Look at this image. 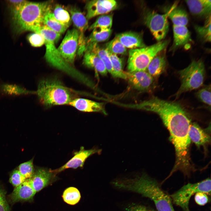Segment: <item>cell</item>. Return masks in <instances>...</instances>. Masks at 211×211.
<instances>
[{
	"label": "cell",
	"instance_id": "1",
	"mask_svg": "<svg viewBox=\"0 0 211 211\" xmlns=\"http://www.w3.org/2000/svg\"><path fill=\"white\" fill-rule=\"evenodd\" d=\"M113 184L119 188L149 198L154 202L158 211H175L170 197L162 190L156 181L145 173L134 178L115 181Z\"/></svg>",
	"mask_w": 211,
	"mask_h": 211
},
{
	"label": "cell",
	"instance_id": "2",
	"mask_svg": "<svg viewBox=\"0 0 211 211\" xmlns=\"http://www.w3.org/2000/svg\"><path fill=\"white\" fill-rule=\"evenodd\" d=\"M36 95L40 102L46 107L69 104L77 98L78 93L55 78L43 79L38 82Z\"/></svg>",
	"mask_w": 211,
	"mask_h": 211
},
{
	"label": "cell",
	"instance_id": "3",
	"mask_svg": "<svg viewBox=\"0 0 211 211\" xmlns=\"http://www.w3.org/2000/svg\"><path fill=\"white\" fill-rule=\"evenodd\" d=\"M35 33L40 34L45 39L46 50L45 58L50 65L80 82L84 80L85 75L75 67L68 64L63 60L56 47L55 43L59 39L61 34L43 25L39 27Z\"/></svg>",
	"mask_w": 211,
	"mask_h": 211
},
{
	"label": "cell",
	"instance_id": "4",
	"mask_svg": "<svg viewBox=\"0 0 211 211\" xmlns=\"http://www.w3.org/2000/svg\"><path fill=\"white\" fill-rule=\"evenodd\" d=\"M51 2H29L25 1L20 6L13 10L14 20L21 30L35 32L43 25L44 15Z\"/></svg>",
	"mask_w": 211,
	"mask_h": 211
},
{
	"label": "cell",
	"instance_id": "5",
	"mask_svg": "<svg viewBox=\"0 0 211 211\" xmlns=\"http://www.w3.org/2000/svg\"><path fill=\"white\" fill-rule=\"evenodd\" d=\"M168 43V40H161L150 46L130 50L127 65L129 72L146 71L152 59L165 49Z\"/></svg>",
	"mask_w": 211,
	"mask_h": 211
},
{
	"label": "cell",
	"instance_id": "6",
	"mask_svg": "<svg viewBox=\"0 0 211 211\" xmlns=\"http://www.w3.org/2000/svg\"><path fill=\"white\" fill-rule=\"evenodd\" d=\"M178 73L181 84L175 94L176 98L183 93L198 89L202 85L205 75L204 63L200 59L193 61L187 67L178 71Z\"/></svg>",
	"mask_w": 211,
	"mask_h": 211
},
{
	"label": "cell",
	"instance_id": "7",
	"mask_svg": "<svg viewBox=\"0 0 211 211\" xmlns=\"http://www.w3.org/2000/svg\"><path fill=\"white\" fill-rule=\"evenodd\" d=\"M211 180L207 178L195 183H189L184 186L177 192L171 195L173 202L184 211H190L189 203L190 198L195 193L202 192L210 194Z\"/></svg>",
	"mask_w": 211,
	"mask_h": 211
},
{
	"label": "cell",
	"instance_id": "8",
	"mask_svg": "<svg viewBox=\"0 0 211 211\" xmlns=\"http://www.w3.org/2000/svg\"><path fill=\"white\" fill-rule=\"evenodd\" d=\"M168 16L166 13L161 14L152 11H147L144 21L153 35L159 41L165 37L169 30Z\"/></svg>",
	"mask_w": 211,
	"mask_h": 211
},
{
	"label": "cell",
	"instance_id": "9",
	"mask_svg": "<svg viewBox=\"0 0 211 211\" xmlns=\"http://www.w3.org/2000/svg\"><path fill=\"white\" fill-rule=\"evenodd\" d=\"M79 33L76 28L68 30L57 49L64 61L70 66L74 64L78 48Z\"/></svg>",
	"mask_w": 211,
	"mask_h": 211
},
{
	"label": "cell",
	"instance_id": "10",
	"mask_svg": "<svg viewBox=\"0 0 211 211\" xmlns=\"http://www.w3.org/2000/svg\"><path fill=\"white\" fill-rule=\"evenodd\" d=\"M71 18L79 33L78 48L77 55L81 57L86 50V38L84 33L89 28L88 19L76 7L69 8Z\"/></svg>",
	"mask_w": 211,
	"mask_h": 211
},
{
	"label": "cell",
	"instance_id": "11",
	"mask_svg": "<svg viewBox=\"0 0 211 211\" xmlns=\"http://www.w3.org/2000/svg\"><path fill=\"white\" fill-rule=\"evenodd\" d=\"M117 2L114 0H93L86 2V17L88 20L101 14L108 13L117 7Z\"/></svg>",
	"mask_w": 211,
	"mask_h": 211
},
{
	"label": "cell",
	"instance_id": "12",
	"mask_svg": "<svg viewBox=\"0 0 211 211\" xmlns=\"http://www.w3.org/2000/svg\"><path fill=\"white\" fill-rule=\"evenodd\" d=\"M36 193L30 178L26 179L21 185L14 187L12 192L8 196V201L11 205L18 202L30 201Z\"/></svg>",
	"mask_w": 211,
	"mask_h": 211
},
{
	"label": "cell",
	"instance_id": "13",
	"mask_svg": "<svg viewBox=\"0 0 211 211\" xmlns=\"http://www.w3.org/2000/svg\"><path fill=\"white\" fill-rule=\"evenodd\" d=\"M127 78L135 89L144 91L149 89L154 82L153 77L146 71L126 72Z\"/></svg>",
	"mask_w": 211,
	"mask_h": 211
},
{
	"label": "cell",
	"instance_id": "14",
	"mask_svg": "<svg viewBox=\"0 0 211 211\" xmlns=\"http://www.w3.org/2000/svg\"><path fill=\"white\" fill-rule=\"evenodd\" d=\"M101 151V149H96L85 150L82 147L80 150L75 153L74 156L64 165L57 169L51 170V171L53 173H59L68 168L76 169L79 167H82L89 156L95 153H100Z\"/></svg>",
	"mask_w": 211,
	"mask_h": 211
},
{
	"label": "cell",
	"instance_id": "15",
	"mask_svg": "<svg viewBox=\"0 0 211 211\" xmlns=\"http://www.w3.org/2000/svg\"><path fill=\"white\" fill-rule=\"evenodd\" d=\"M35 94V91L28 90L20 85L0 81V97H15Z\"/></svg>",
	"mask_w": 211,
	"mask_h": 211
},
{
	"label": "cell",
	"instance_id": "16",
	"mask_svg": "<svg viewBox=\"0 0 211 211\" xmlns=\"http://www.w3.org/2000/svg\"><path fill=\"white\" fill-rule=\"evenodd\" d=\"M80 111L85 112H101L106 114L104 104L90 100L77 98L69 104Z\"/></svg>",
	"mask_w": 211,
	"mask_h": 211
},
{
	"label": "cell",
	"instance_id": "17",
	"mask_svg": "<svg viewBox=\"0 0 211 211\" xmlns=\"http://www.w3.org/2000/svg\"><path fill=\"white\" fill-rule=\"evenodd\" d=\"M115 37L126 48L132 49L146 46L141 35L137 33L127 32L118 34Z\"/></svg>",
	"mask_w": 211,
	"mask_h": 211
},
{
	"label": "cell",
	"instance_id": "18",
	"mask_svg": "<svg viewBox=\"0 0 211 211\" xmlns=\"http://www.w3.org/2000/svg\"><path fill=\"white\" fill-rule=\"evenodd\" d=\"M53 173L51 170L44 168L37 169L30 178L31 185L36 193L45 187L49 183Z\"/></svg>",
	"mask_w": 211,
	"mask_h": 211
},
{
	"label": "cell",
	"instance_id": "19",
	"mask_svg": "<svg viewBox=\"0 0 211 211\" xmlns=\"http://www.w3.org/2000/svg\"><path fill=\"white\" fill-rule=\"evenodd\" d=\"M191 13L199 16H208L210 15L211 1L210 0H190L186 1Z\"/></svg>",
	"mask_w": 211,
	"mask_h": 211
},
{
	"label": "cell",
	"instance_id": "20",
	"mask_svg": "<svg viewBox=\"0 0 211 211\" xmlns=\"http://www.w3.org/2000/svg\"><path fill=\"white\" fill-rule=\"evenodd\" d=\"M83 63L87 67L93 69L101 74L105 76L108 72L102 60L96 54L86 51L84 54Z\"/></svg>",
	"mask_w": 211,
	"mask_h": 211
},
{
	"label": "cell",
	"instance_id": "21",
	"mask_svg": "<svg viewBox=\"0 0 211 211\" xmlns=\"http://www.w3.org/2000/svg\"><path fill=\"white\" fill-rule=\"evenodd\" d=\"M164 51V50L158 53L152 59L148 67L147 72L153 77L159 76L165 69L166 62Z\"/></svg>",
	"mask_w": 211,
	"mask_h": 211
},
{
	"label": "cell",
	"instance_id": "22",
	"mask_svg": "<svg viewBox=\"0 0 211 211\" xmlns=\"http://www.w3.org/2000/svg\"><path fill=\"white\" fill-rule=\"evenodd\" d=\"M189 135L191 141L198 147L204 145L210 141V136L195 123L190 124Z\"/></svg>",
	"mask_w": 211,
	"mask_h": 211
},
{
	"label": "cell",
	"instance_id": "23",
	"mask_svg": "<svg viewBox=\"0 0 211 211\" xmlns=\"http://www.w3.org/2000/svg\"><path fill=\"white\" fill-rule=\"evenodd\" d=\"M86 51L91 52L97 55L104 62L108 72L115 77L108 53L105 48L101 47L98 43H92L86 45Z\"/></svg>",
	"mask_w": 211,
	"mask_h": 211
},
{
	"label": "cell",
	"instance_id": "24",
	"mask_svg": "<svg viewBox=\"0 0 211 211\" xmlns=\"http://www.w3.org/2000/svg\"><path fill=\"white\" fill-rule=\"evenodd\" d=\"M166 13L173 25L186 26L188 23L187 13L183 9L177 7L176 3H174Z\"/></svg>",
	"mask_w": 211,
	"mask_h": 211
},
{
	"label": "cell",
	"instance_id": "25",
	"mask_svg": "<svg viewBox=\"0 0 211 211\" xmlns=\"http://www.w3.org/2000/svg\"><path fill=\"white\" fill-rule=\"evenodd\" d=\"M173 48L186 44L190 40V33L186 26L173 25Z\"/></svg>",
	"mask_w": 211,
	"mask_h": 211
},
{
	"label": "cell",
	"instance_id": "26",
	"mask_svg": "<svg viewBox=\"0 0 211 211\" xmlns=\"http://www.w3.org/2000/svg\"><path fill=\"white\" fill-rule=\"evenodd\" d=\"M52 7L51 5L44 15L43 25L54 31L61 34L65 32L68 27L61 24L55 18L51 12Z\"/></svg>",
	"mask_w": 211,
	"mask_h": 211
},
{
	"label": "cell",
	"instance_id": "27",
	"mask_svg": "<svg viewBox=\"0 0 211 211\" xmlns=\"http://www.w3.org/2000/svg\"><path fill=\"white\" fill-rule=\"evenodd\" d=\"M112 33L111 29L96 28L93 30L89 36L86 38V45L92 43H97L107 40Z\"/></svg>",
	"mask_w": 211,
	"mask_h": 211
},
{
	"label": "cell",
	"instance_id": "28",
	"mask_svg": "<svg viewBox=\"0 0 211 211\" xmlns=\"http://www.w3.org/2000/svg\"><path fill=\"white\" fill-rule=\"evenodd\" d=\"M52 9L51 8V12L55 18L61 24L69 27L71 19L68 12L63 6L59 4H56Z\"/></svg>",
	"mask_w": 211,
	"mask_h": 211
},
{
	"label": "cell",
	"instance_id": "29",
	"mask_svg": "<svg viewBox=\"0 0 211 211\" xmlns=\"http://www.w3.org/2000/svg\"><path fill=\"white\" fill-rule=\"evenodd\" d=\"M195 30L200 38L204 41L210 42L211 41V15L207 17L204 25H195Z\"/></svg>",
	"mask_w": 211,
	"mask_h": 211
},
{
	"label": "cell",
	"instance_id": "30",
	"mask_svg": "<svg viewBox=\"0 0 211 211\" xmlns=\"http://www.w3.org/2000/svg\"><path fill=\"white\" fill-rule=\"evenodd\" d=\"M62 198L64 201L67 204L74 205L80 200L81 195L77 188L71 187L65 190L63 192Z\"/></svg>",
	"mask_w": 211,
	"mask_h": 211
},
{
	"label": "cell",
	"instance_id": "31",
	"mask_svg": "<svg viewBox=\"0 0 211 211\" xmlns=\"http://www.w3.org/2000/svg\"><path fill=\"white\" fill-rule=\"evenodd\" d=\"M108 53L115 77L126 79V72L123 70L121 59L117 55Z\"/></svg>",
	"mask_w": 211,
	"mask_h": 211
},
{
	"label": "cell",
	"instance_id": "32",
	"mask_svg": "<svg viewBox=\"0 0 211 211\" xmlns=\"http://www.w3.org/2000/svg\"><path fill=\"white\" fill-rule=\"evenodd\" d=\"M113 22V16L104 14L98 17L95 21L89 27V30L96 28L110 29Z\"/></svg>",
	"mask_w": 211,
	"mask_h": 211
},
{
	"label": "cell",
	"instance_id": "33",
	"mask_svg": "<svg viewBox=\"0 0 211 211\" xmlns=\"http://www.w3.org/2000/svg\"><path fill=\"white\" fill-rule=\"evenodd\" d=\"M105 48L108 52L116 55L127 53L126 48L116 37L106 44Z\"/></svg>",
	"mask_w": 211,
	"mask_h": 211
},
{
	"label": "cell",
	"instance_id": "34",
	"mask_svg": "<svg viewBox=\"0 0 211 211\" xmlns=\"http://www.w3.org/2000/svg\"><path fill=\"white\" fill-rule=\"evenodd\" d=\"M18 169L26 179L31 178L35 172L33 159L21 164L19 166Z\"/></svg>",
	"mask_w": 211,
	"mask_h": 211
},
{
	"label": "cell",
	"instance_id": "35",
	"mask_svg": "<svg viewBox=\"0 0 211 211\" xmlns=\"http://www.w3.org/2000/svg\"><path fill=\"white\" fill-rule=\"evenodd\" d=\"M197 98L203 103L211 105V87L207 86L199 90L196 93Z\"/></svg>",
	"mask_w": 211,
	"mask_h": 211
},
{
	"label": "cell",
	"instance_id": "36",
	"mask_svg": "<svg viewBox=\"0 0 211 211\" xmlns=\"http://www.w3.org/2000/svg\"><path fill=\"white\" fill-rule=\"evenodd\" d=\"M26 179L18 169H15L10 174L9 181L14 187H16L21 185Z\"/></svg>",
	"mask_w": 211,
	"mask_h": 211
},
{
	"label": "cell",
	"instance_id": "37",
	"mask_svg": "<svg viewBox=\"0 0 211 211\" xmlns=\"http://www.w3.org/2000/svg\"><path fill=\"white\" fill-rule=\"evenodd\" d=\"M29 42L34 47H40L45 44V40L43 36L40 33H34L28 37Z\"/></svg>",
	"mask_w": 211,
	"mask_h": 211
},
{
	"label": "cell",
	"instance_id": "38",
	"mask_svg": "<svg viewBox=\"0 0 211 211\" xmlns=\"http://www.w3.org/2000/svg\"><path fill=\"white\" fill-rule=\"evenodd\" d=\"M6 192L0 186V211H10V208L6 197Z\"/></svg>",
	"mask_w": 211,
	"mask_h": 211
},
{
	"label": "cell",
	"instance_id": "39",
	"mask_svg": "<svg viewBox=\"0 0 211 211\" xmlns=\"http://www.w3.org/2000/svg\"><path fill=\"white\" fill-rule=\"evenodd\" d=\"M195 200L197 204L201 205L206 204L208 201V198L206 194L202 192L196 193Z\"/></svg>",
	"mask_w": 211,
	"mask_h": 211
},
{
	"label": "cell",
	"instance_id": "40",
	"mask_svg": "<svg viewBox=\"0 0 211 211\" xmlns=\"http://www.w3.org/2000/svg\"><path fill=\"white\" fill-rule=\"evenodd\" d=\"M126 211H154L145 206L140 205H135L129 207Z\"/></svg>",
	"mask_w": 211,
	"mask_h": 211
}]
</instances>
